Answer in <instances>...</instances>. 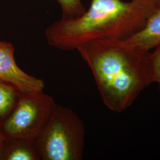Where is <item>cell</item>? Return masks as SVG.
Returning <instances> with one entry per match:
<instances>
[{
	"mask_svg": "<svg viewBox=\"0 0 160 160\" xmlns=\"http://www.w3.org/2000/svg\"><path fill=\"white\" fill-rule=\"evenodd\" d=\"M76 50L91 69L102 101L111 111L123 112L152 84L150 51L118 39L91 40Z\"/></svg>",
	"mask_w": 160,
	"mask_h": 160,
	"instance_id": "1",
	"label": "cell"
},
{
	"mask_svg": "<svg viewBox=\"0 0 160 160\" xmlns=\"http://www.w3.org/2000/svg\"><path fill=\"white\" fill-rule=\"evenodd\" d=\"M158 7L157 0H91L74 19L61 18L45 30L48 44L62 51L76 49L93 40H123L141 29Z\"/></svg>",
	"mask_w": 160,
	"mask_h": 160,
	"instance_id": "2",
	"label": "cell"
},
{
	"mask_svg": "<svg viewBox=\"0 0 160 160\" xmlns=\"http://www.w3.org/2000/svg\"><path fill=\"white\" fill-rule=\"evenodd\" d=\"M85 139L82 120L72 109L57 104L34 142L41 160H81Z\"/></svg>",
	"mask_w": 160,
	"mask_h": 160,
	"instance_id": "3",
	"label": "cell"
},
{
	"mask_svg": "<svg viewBox=\"0 0 160 160\" xmlns=\"http://www.w3.org/2000/svg\"><path fill=\"white\" fill-rule=\"evenodd\" d=\"M43 92L21 93L11 114L0 126L5 139H34L42 131L57 106Z\"/></svg>",
	"mask_w": 160,
	"mask_h": 160,
	"instance_id": "4",
	"label": "cell"
},
{
	"mask_svg": "<svg viewBox=\"0 0 160 160\" xmlns=\"http://www.w3.org/2000/svg\"><path fill=\"white\" fill-rule=\"evenodd\" d=\"M14 51L12 43L0 41V80L11 84L22 93L43 92L44 81L20 68L15 61Z\"/></svg>",
	"mask_w": 160,
	"mask_h": 160,
	"instance_id": "5",
	"label": "cell"
},
{
	"mask_svg": "<svg viewBox=\"0 0 160 160\" xmlns=\"http://www.w3.org/2000/svg\"><path fill=\"white\" fill-rule=\"evenodd\" d=\"M122 40L129 45L148 51L160 45V7L150 15L141 29Z\"/></svg>",
	"mask_w": 160,
	"mask_h": 160,
	"instance_id": "6",
	"label": "cell"
},
{
	"mask_svg": "<svg viewBox=\"0 0 160 160\" xmlns=\"http://www.w3.org/2000/svg\"><path fill=\"white\" fill-rule=\"evenodd\" d=\"M0 160H41L34 139H5L0 150Z\"/></svg>",
	"mask_w": 160,
	"mask_h": 160,
	"instance_id": "7",
	"label": "cell"
},
{
	"mask_svg": "<svg viewBox=\"0 0 160 160\" xmlns=\"http://www.w3.org/2000/svg\"><path fill=\"white\" fill-rule=\"evenodd\" d=\"M21 93L14 86L0 80V126L14 109Z\"/></svg>",
	"mask_w": 160,
	"mask_h": 160,
	"instance_id": "8",
	"label": "cell"
},
{
	"mask_svg": "<svg viewBox=\"0 0 160 160\" xmlns=\"http://www.w3.org/2000/svg\"><path fill=\"white\" fill-rule=\"evenodd\" d=\"M61 7L62 18L74 19L79 17L86 12L82 0H56Z\"/></svg>",
	"mask_w": 160,
	"mask_h": 160,
	"instance_id": "9",
	"label": "cell"
},
{
	"mask_svg": "<svg viewBox=\"0 0 160 160\" xmlns=\"http://www.w3.org/2000/svg\"><path fill=\"white\" fill-rule=\"evenodd\" d=\"M150 52L149 68L152 83H156L160 92V45Z\"/></svg>",
	"mask_w": 160,
	"mask_h": 160,
	"instance_id": "10",
	"label": "cell"
},
{
	"mask_svg": "<svg viewBox=\"0 0 160 160\" xmlns=\"http://www.w3.org/2000/svg\"><path fill=\"white\" fill-rule=\"evenodd\" d=\"M4 141H5V139H4V138L3 137V136L2 135L1 131H0V150L2 148Z\"/></svg>",
	"mask_w": 160,
	"mask_h": 160,
	"instance_id": "11",
	"label": "cell"
},
{
	"mask_svg": "<svg viewBox=\"0 0 160 160\" xmlns=\"http://www.w3.org/2000/svg\"><path fill=\"white\" fill-rule=\"evenodd\" d=\"M157 2H158V7H160V0H157Z\"/></svg>",
	"mask_w": 160,
	"mask_h": 160,
	"instance_id": "12",
	"label": "cell"
}]
</instances>
